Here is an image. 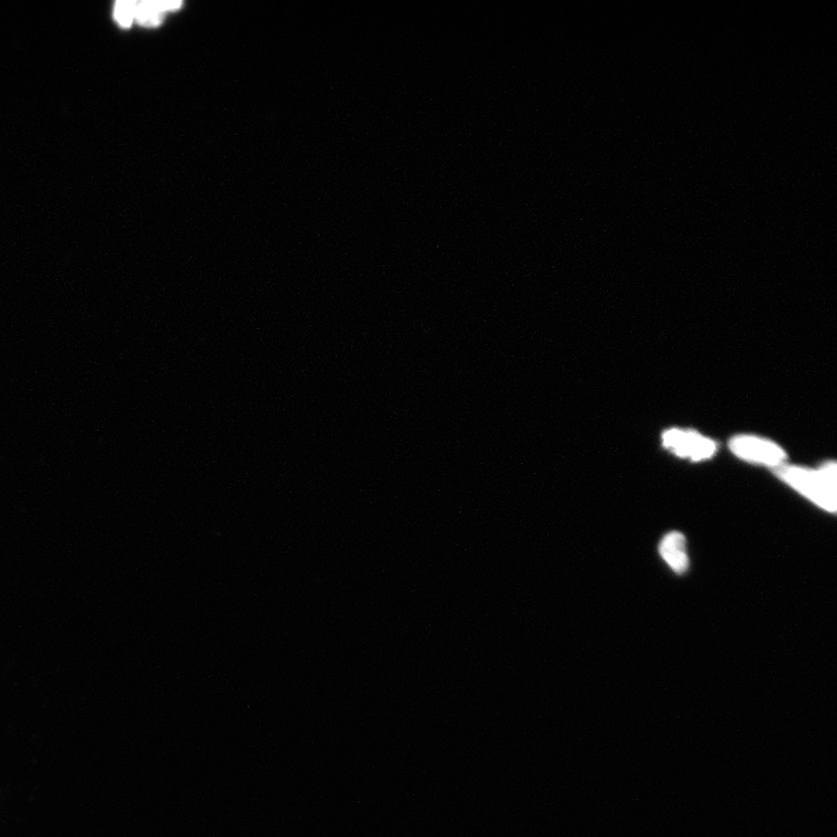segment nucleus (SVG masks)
<instances>
[{
  "label": "nucleus",
  "mask_w": 837,
  "mask_h": 837,
  "mask_svg": "<svg viewBox=\"0 0 837 837\" xmlns=\"http://www.w3.org/2000/svg\"><path fill=\"white\" fill-rule=\"evenodd\" d=\"M135 6L137 2H119L114 11L118 23L123 27H130L135 18Z\"/></svg>",
  "instance_id": "obj_6"
},
{
  "label": "nucleus",
  "mask_w": 837,
  "mask_h": 837,
  "mask_svg": "<svg viewBox=\"0 0 837 837\" xmlns=\"http://www.w3.org/2000/svg\"><path fill=\"white\" fill-rule=\"evenodd\" d=\"M135 19L145 26L159 25L163 19V13L157 10L155 2H141L135 6Z\"/></svg>",
  "instance_id": "obj_5"
},
{
  "label": "nucleus",
  "mask_w": 837,
  "mask_h": 837,
  "mask_svg": "<svg viewBox=\"0 0 837 837\" xmlns=\"http://www.w3.org/2000/svg\"><path fill=\"white\" fill-rule=\"evenodd\" d=\"M663 441L672 452L679 456L690 457L695 461L708 459L717 450L713 441L696 433L676 431V429L665 433Z\"/></svg>",
  "instance_id": "obj_2"
},
{
  "label": "nucleus",
  "mask_w": 837,
  "mask_h": 837,
  "mask_svg": "<svg viewBox=\"0 0 837 837\" xmlns=\"http://www.w3.org/2000/svg\"><path fill=\"white\" fill-rule=\"evenodd\" d=\"M660 552L670 568L683 574L688 569L689 558L686 554L685 538L681 533L672 532L665 536L661 543Z\"/></svg>",
  "instance_id": "obj_4"
},
{
  "label": "nucleus",
  "mask_w": 837,
  "mask_h": 837,
  "mask_svg": "<svg viewBox=\"0 0 837 837\" xmlns=\"http://www.w3.org/2000/svg\"><path fill=\"white\" fill-rule=\"evenodd\" d=\"M731 449L741 459L768 465H779L785 460V453L774 443L740 436L731 442Z\"/></svg>",
  "instance_id": "obj_3"
},
{
  "label": "nucleus",
  "mask_w": 837,
  "mask_h": 837,
  "mask_svg": "<svg viewBox=\"0 0 837 837\" xmlns=\"http://www.w3.org/2000/svg\"><path fill=\"white\" fill-rule=\"evenodd\" d=\"M777 475L803 495L812 499L829 512L836 511V484L829 482L821 472L801 468L779 467Z\"/></svg>",
  "instance_id": "obj_1"
}]
</instances>
